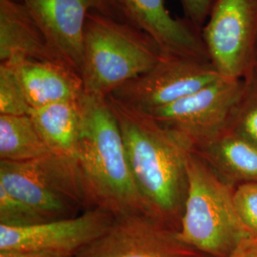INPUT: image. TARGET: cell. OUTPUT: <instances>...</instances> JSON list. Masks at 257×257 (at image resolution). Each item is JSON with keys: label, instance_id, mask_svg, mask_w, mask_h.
Here are the masks:
<instances>
[{"label": "cell", "instance_id": "4", "mask_svg": "<svg viewBox=\"0 0 257 257\" xmlns=\"http://www.w3.org/2000/svg\"><path fill=\"white\" fill-rule=\"evenodd\" d=\"M187 194L177 236L211 257H229L253 236L241 219L230 184L195 151L187 161Z\"/></svg>", "mask_w": 257, "mask_h": 257}, {"label": "cell", "instance_id": "11", "mask_svg": "<svg viewBox=\"0 0 257 257\" xmlns=\"http://www.w3.org/2000/svg\"><path fill=\"white\" fill-rule=\"evenodd\" d=\"M52 46L79 74L88 15L97 11L126 21L116 0H22Z\"/></svg>", "mask_w": 257, "mask_h": 257}, {"label": "cell", "instance_id": "6", "mask_svg": "<svg viewBox=\"0 0 257 257\" xmlns=\"http://www.w3.org/2000/svg\"><path fill=\"white\" fill-rule=\"evenodd\" d=\"M243 89L244 79L220 76L178 101L143 112L185 138L195 151L228 128Z\"/></svg>", "mask_w": 257, "mask_h": 257}, {"label": "cell", "instance_id": "19", "mask_svg": "<svg viewBox=\"0 0 257 257\" xmlns=\"http://www.w3.org/2000/svg\"><path fill=\"white\" fill-rule=\"evenodd\" d=\"M31 111L15 68L0 62V115H30Z\"/></svg>", "mask_w": 257, "mask_h": 257}, {"label": "cell", "instance_id": "21", "mask_svg": "<svg viewBox=\"0 0 257 257\" xmlns=\"http://www.w3.org/2000/svg\"><path fill=\"white\" fill-rule=\"evenodd\" d=\"M233 197L241 219L250 232L257 236V182L239 185Z\"/></svg>", "mask_w": 257, "mask_h": 257}, {"label": "cell", "instance_id": "17", "mask_svg": "<svg viewBox=\"0 0 257 257\" xmlns=\"http://www.w3.org/2000/svg\"><path fill=\"white\" fill-rule=\"evenodd\" d=\"M30 115H0V159L27 161L50 155Z\"/></svg>", "mask_w": 257, "mask_h": 257}, {"label": "cell", "instance_id": "12", "mask_svg": "<svg viewBox=\"0 0 257 257\" xmlns=\"http://www.w3.org/2000/svg\"><path fill=\"white\" fill-rule=\"evenodd\" d=\"M125 20L153 37L165 54L210 60L202 29L175 18L165 0H116Z\"/></svg>", "mask_w": 257, "mask_h": 257}, {"label": "cell", "instance_id": "23", "mask_svg": "<svg viewBox=\"0 0 257 257\" xmlns=\"http://www.w3.org/2000/svg\"><path fill=\"white\" fill-rule=\"evenodd\" d=\"M229 257H257V236L244 240Z\"/></svg>", "mask_w": 257, "mask_h": 257}, {"label": "cell", "instance_id": "2", "mask_svg": "<svg viewBox=\"0 0 257 257\" xmlns=\"http://www.w3.org/2000/svg\"><path fill=\"white\" fill-rule=\"evenodd\" d=\"M77 105L80 128L72 162L88 206L114 217L148 214L107 97L83 92Z\"/></svg>", "mask_w": 257, "mask_h": 257}, {"label": "cell", "instance_id": "25", "mask_svg": "<svg viewBox=\"0 0 257 257\" xmlns=\"http://www.w3.org/2000/svg\"><path fill=\"white\" fill-rule=\"evenodd\" d=\"M255 69H256V71H257V53H256V62H255Z\"/></svg>", "mask_w": 257, "mask_h": 257}, {"label": "cell", "instance_id": "1", "mask_svg": "<svg viewBox=\"0 0 257 257\" xmlns=\"http://www.w3.org/2000/svg\"><path fill=\"white\" fill-rule=\"evenodd\" d=\"M119 125L128 164L148 214L178 230L187 194L192 144L149 114L107 97Z\"/></svg>", "mask_w": 257, "mask_h": 257}, {"label": "cell", "instance_id": "9", "mask_svg": "<svg viewBox=\"0 0 257 257\" xmlns=\"http://www.w3.org/2000/svg\"><path fill=\"white\" fill-rule=\"evenodd\" d=\"M74 257H211L185 244L177 230L146 213L114 217L101 237Z\"/></svg>", "mask_w": 257, "mask_h": 257}, {"label": "cell", "instance_id": "5", "mask_svg": "<svg viewBox=\"0 0 257 257\" xmlns=\"http://www.w3.org/2000/svg\"><path fill=\"white\" fill-rule=\"evenodd\" d=\"M0 187L44 220L75 216L88 206L71 160L50 154L27 161H0Z\"/></svg>", "mask_w": 257, "mask_h": 257}, {"label": "cell", "instance_id": "20", "mask_svg": "<svg viewBox=\"0 0 257 257\" xmlns=\"http://www.w3.org/2000/svg\"><path fill=\"white\" fill-rule=\"evenodd\" d=\"M45 221L27 205L0 187V225L28 226Z\"/></svg>", "mask_w": 257, "mask_h": 257}, {"label": "cell", "instance_id": "16", "mask_svg": "<svg viewBox=\"0 0 257 257\" xmlns=\"http://www.w3.org/2000/svg\"><path fill=\"white\" fill-rule=\"evenodd\" d=\"M77 101L55 103L30 113L51 154L71 161L80 128Z\"/></svg>", "mask_w": 257, "mask_h": 257}, {"label": "cell", "instance_id": "10", "mask_svg": "<svg viewBox=\"0 0 257 257\" xmlns=\"http://www.w3.org/2000/svg\"><path fill=\"white\" fill-rule=\"evenodd\" d=\"M110 212L88 209L75 216L28 226L0 225V250L46 251L74 257L109 230Z\"/></svg>", "mask_w": 257, "mask_h": 257}, {"label": "cell", "instance_id": "18", "mask_svg": "<svg viewBox=\"0 0 257 257\" xmlns=\"http://www.w3.org/2000/svg\"><path fill=\"white\" fill-rule=\"evenodd\" d=\"M257 146V71L244 78V89L229 127Z\"/></svg>", "mask_w": 257, "mask_h": 257}, {"label": "cell", "instance_id": "14", "mask_svg": "<svg viewBox=\"0 0 257 257\" xmlns=\"http://www.w3.org/2000/svg\"><path fill=\"white\" fill-rule=\"evenodd\" d=\"M12 58L69 65L52 46L22 0H0V62Z\"/></svg>", "mask_w": 257, "mask_h": 257}, {"label": "cell", "instance_id": "24", "mask_svg": "<svg viewBox=\"0 0 257 257\" xmlns=\"http://www.w3.org/2000/svg\"><path fill=\"white\" fill-rule=\"evenodd\" d=\"M0 257H72L61 253L31 250H0Z\"/></svg>", "mask_w": 257, "mask_h": 257}, {"label": "cell", "instance_id": "15", "mask_svg": "<svg viewBox=\"0 0 257 257\" xmlns=\"http://www.w3.org/2000/svg\"><path fill=\"white\" fill-rule=\"evenodd\" d=\"M195 152L228 184L257 182V146L230 128Z\"/></svg>", "mask_w": 257, "mask_h": 257}, {"label": "cell", "instance_id": "7", "mask_svg": "<svg viewBox=\"0 0 257 257\" xmlns=\"http://www.w3.org/2000/svg\"><path fill=\"white\" fill-rule=\"evenodd\" d=\"M202 37L221 76L244 79L256 62L257 0H215Z\"/></svg>", "mask_w": 257, "mask_h": 257}, {"label": "cell", "instance_id": "13", "mask_svg": "<svg viewBox=\"0 0 257 257\" xmlns=\"http://www.w3.org/2000/svg\"><path fill=\"white\" fill-rule=\"evenodd\" d=\"M6 61L19 75L32 110L55 103L77 101L84 92L80 75L69 65L29 58Z\"/></svg>", "mask_w": 257, "mask_h": 257}, {"label": "cell", "instance_id": "3", "mask_svg": "<svg viewBox=\"0 0 257 257\" xmlns=\"http://www.w3.org/2000/svg\"><path fill=\"white\" fill-rule=\"evenodd\" d=\"M163 54L156 40L127 21L89 13L83 36L79 75L84 92L108 97L153 68Z\"/></svg>", "mask_w": 257, "mask_h": 257}, {"label": "cell", "instance_id": "8", "mask_svg": "<svg viewBox=\"0 0 257 257\" xmlns=\"http://www.w3.org/2000/svg\"><path fill=\"white\" fill-rule=\"evenodd\" d=\"M221 75L211 61L163 53L153 68L110 95L141 111H151L201 90Z\"/></svg>", "mask_w": 257, "mask_h": 257}, {"label": "cell", "instance_id": "22", "mask_svg": "<svg viewBox=\"0 0 257 257\" xmlns=\"http://www.w3.org/2000/svg\"><path fill=\"white\" fill-rule=\"evenodd\" d=\"M183 11L184 18L196 27L205 25L215 0H177Z\"/></svg>", "mask_w": 257, "mask_h": 257}]
</instances>
